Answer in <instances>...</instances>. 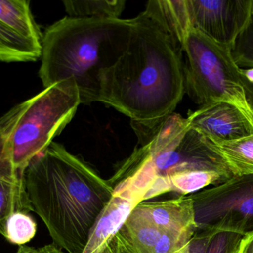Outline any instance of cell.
<instances>
[{
  "instance_id": "obj_27",
  "label": "cell",
  "mask_w": 253,
  "mask_h": 253,
  "mask_svg": "<svg viewBox=\"0 0 253 253\" xmlns=\"http://www.w3.org/2000/svg\"></svg>"
},
{
  "instance_id": "obj_12",
  "label": "cell",
  "mask_w": 253,
  "mask_h": 253,
  "mask_svg": "<svg viewBox=\"0 0 253 253\" xmlns=\"http://www.w3.org/2000/svg\"><path fill=\"white\" fill-rule=\"evenodd\" d=\"M24 175L15 170L7 160H0V235L3 237L12 214L33 212Z\"/></svg>"
},
{
  "instance_id": "obj_25",
  "label": "cell",
  "mask_w": 253,
  "mask_h": 253,
  "mask_svg": "<svg viewBox=\"0 0 253 253\" xmlns=\"http://www.w3.org/2000/svg\"><path fill=\"white\" fill-rule=\"evenodd\" d=\"M37 249H35V248L25 246V245H21L16 253H37Z\"/></svg>"
},
{
  "instance_id": "obj_26",
  "label": "cell",
  "mask_w": 253,
  "mask_h": 253,
  "mask_svg": "<svg viewBox=\"0 0 253 253\" xmlns=\"http://www.w3.org/2000/svg\"><path fill=\"white\" fill-rule=\"evenodd\" d=\"M187 247H188V245H187V246L184 247V248H182V249L180 250V251H177V252L174 253H189L188 249H187Z\"/></svg>"
},
{
  "instance_id": "obj_15",
  "label": "cell",
  "mask_w": 253,
  "mask_h": 253,
  "mask_svg": "<svg viewBox=\"0 0 253 253\" xmlns=\"http://www.w3.org/2000/svg\"><path fill=\"white\" fill-rule=\"evenodd\" d=\"M42 44L19 35L0 22V61L35 62L41 57Z\"/></svg>"
},
{
  "instance_id": "obj_22",
  "label": "cell",
  "mask_w": 253,
  "mask_h": 253,
  "mask_svg": "<svg viewBox=\"0 0 253 253\" xmlns=\"http://www.w3.org/2000/svg\"><path fill=\"white\" fill-rule=\"evenodd\" d=\"M37 253H66L64 252L60 248L56 246L55 244L45 245L42 248L37 249Z\"/></svg>"
},
{
  "instance_id": "obj_1",
  "label": "cell",
  "mask_w": 253,
  "mask_h": 253,
  "mask_svg": "<svg viewBox=\"0 0 253 253\" xmlns=\"http://www.w3.org/2000/svg\"><path fill=\"white\" fill-rule=\"evenodd\" d=\"M156 0L133 18L126 51L100 77L99 102L130 118L142 140L173 114L184 94V58Z\"/></svg>"
},
{
  "instance_id": "obj_7",
  "label": "cell",
  "mask_w": 253,
  "mask_h": 253,
  "mask_svg": "<svg viewBox=\"0 0 253 253\" xmlns=\"http://www.w3.org/2000/svg\"><path fill=\"white\" fill-rule=\"evenodd\" d=\"M197 231L253 232V175L233 176L223 184L190 195Z\"/></svg>"
},
{
  "instance_id": "obj_20",
  "label": "cell",
  "mask_w": 253,
  "mask_h": 253,
  "mask_svg": "<svg viewBox=\"0 0 253 253\" xmlns=\"http://www.w3.org/2000/svg\"><path fill=\"white\" fill-rule=\"evenodd\" d=\"M233 253H253V232L243 236Z\"/></svg>"
},
{
  "instance_id": "obj_5",
  "label": "cell",
  "mask_w": 253,
  "mask_h": 253,
  "mask_svg": "<svg viewBox=\"0 0 253 253\" xmlns=\"http://www.w3.org/2000/svg\"><path fill=\"white\" fill-rule=\"evenodd\" d=\"M81 104L73 80H64L21 102L0 118L5 139V158L25 173L31 160L53 143L71 121Z\"/></svg>"
},
{
  "instance_id": "obj_11",
  "label": "cell",
  "mask_w": 253,
  "mask_h": 253,
  "mask_svg": "<svg viewBox=\"0 0 253 253\" xmlns=\"http://www.w3.org/2000/svg\"><path fill=\"white\" fill-rule=\"evenodd\" d=\"M141 203L127 190H114L112 199L95 223L83 253H99L121 230L131 212Z\"/></svg>"
},
{
  "instance_id": "obj_3",
  "label": "cell",
  "mask_w": 253,
  "mask_h": 253,
  "mask_svg": "<svg viewBox=\"0 0 253 253\" xmlns=\"http://www.w3.org/2000/svg\"><path fill=\"white\" fill-rule=\"evenodd\" d=\"M133 19L65 16L42 38L40 77L44 89L73 80L81 103L99 102L100 77L126 51Z\"/></svg>"
},
{
  "instance_id": "obj_2",
  "label": "cell",
  "mask_w": 253,
  "mask_h": 253,
  "mask_svg": "<svg viewBox=\"0 0 253 253\" xmlns=\"http://www.w3.org/2000/svg\"><path fill=\"white\" fill-rule=\"evenodd\" d=\"M33 212L45 224L53 244L83 253L114 187L88 165L53 142L25 171Z\"/></svg>"
},
{
  "instance_id": "obj_6",
  "label": "cell",
  "mask_w": 253,
  "mask_h": 253,
  "mask_svg": "<svg viewBox=\"0 0 253 253\" xmlns=\"http://www.w3.org/2000/svg\"><path fill=\"white\" fill-rule=\"evenodd\" d=\"M186 93L198 105L216 102L233 104L253 125V112L231 49L190 28L181 40Z\"/></svg>"
},
{
  "instance_id": "obj_4",
  "label": "cell",
  "mask_w": 253,
  "mask_h": 253,
  "mask_svg": "<svg viewBox=\"0 0 253 253\" xmlns=\"http://www.w3.org/2000/svg\"><path fill=\"white\" fill-rule=\"evenodd\" d=\"M141 141L108 180L114 190H127L141 202L165 194L167 183L180 174L207 171L233 177L210 140L180 114L167 117Z\"/></svg>"
},
{
  "instance_id": "obj_8",
  "label": "cell",
  "mask_w": 253,
  "mask_h": 253,
  "mask_svg": "<svg viewBox=\"0 0 253 253\" xmlns=\"http://www.w3.org/2000/svg\"><path fill=\"white\" fill-rule=\"evenodd\" d=\"M192 27L231 49L253 15V0H186Z\"/></svg>"
},
{
  "instance_id": "obj_24",
  "label": "cell",
  "mask_w": 253,
  "mask_h": 253,
  "mask_svg": "<svg viewBox=\"0 0 253 253\" xmlns=\"http://www.w3.org/2000/svg\"><path fill=\"white\" fill-rule=\"evenodd\" d=\"M5 152V139L4 134L0 128V160H6Z\"/></svg>"
},
{
  "instance_id": "obj_16",
  "label": "cell",
  "mask_w": 253,
  "mask_h": 253,
  "mask_svg": "<svg viewBox=\"0 0 253 253\" xmlns=\"http://www.w3.org/2000/svg\"><path fill=\"white\" fill-rule=\"evenodd\" d=\"M68 16L73 18L119 19L126 7L125 0H66Z\"/></svg>"
},
{
  "instance_id": "obj_9",
  "label": "cell",
  "mask_w": 253,
  "mask_h": 253,
  "mask_svg": "<svg viewBox=\"0 0 253 253\" xmlns=\"http://www.w3.org/2000/svg\"><path fill=\"white\" fill-rule=\"evenodd\" d=\"M190 127L212 141H234L253 135V125L237 107L226 102L202 105L189 113Z\"/></svg>"
},
{
  "instance_id": "obj_14",
  "label": "cell",
  "mask_w": 253,
  "mask_h": 253,
  "mask_svg": "<svg viewBox=\"0 0 253 253\" xmlns=\"http://www.w3.org/2000/svg\"><path fill=\"white\" fill-rule=\"evenodd\" d=\"M210 141L233 176L253 175V135L234 141Z\"/></svg>"
},
{
  "instance_id": "obj_17",
  "label": "cell",
  "mask_w": 253,
  "mask_h": 253,
  "mask_svg": "<svg viewBox=\"0 0 253 253\" xmlns=\"http://www.w3.org/2000/svg\"><path fill=\"white\" fill-rule=\"evenodd\" d=\"M37 230V223L29 213L14 212L7 219L4 238L10 243L21 246L34 239Z\"/></svg>"
},
{
  "instance_id": "obj_13",
  "label": "cell",
  "mask_w": 253,
  "mask_h": 253,
  "mask_svg": "<svg viewBox=\"0 0 253 253\" xmlns=\"http://www.w3.org/2000/svg\"><path fill=\"white\" fill-rule=\"evenodd\" d=\"M0 22L19 35L42 44L40 29L27 0H0Z\"/></svg>"
},
{
  "instance_id": "obj_18",
  "label": "cell",
  "mask_w": 253,
  "mask_h": 253,
  "mask_svg": "<svg viewBox=\"0 0 253 253\" xmlns=\"http://www.w3.org/2000/svg\"><path fill=\"white\" fill-rule=\"evenodd\" d=\"M231 53L239 68H253V15L232 46Z\"/></svg>"
},
{
  "instance_id": "obj_19",
  "label": "cell",
  "mask_w": 253,
  "mask_h": 253,
  "mask_svg": "<svg viewBox=\"0 0 253 253\" xmlns=\"http://www.w3.org/2000/svg\"><path fill=\"white\" fill-rule=\"evenodd\" d=\"M242 238L233 232H218L211 238L206 253H233Z\"/></svg>"
},
{
  "instance_id": "obj_10",
  "label": "cell",
  "mask_w": 253,
  "mask_h": 253,
  "mask_svg": "<svg viewBox=\"0 0 253 253\" xmlns=\"http://www.w3.org/2000/svg\"><path fill=\"white\" fill-rule=\"evenodd\" d=\"M132 212L166 233L193 237L197 231L190 195L162 202H142Z\"/></svg>"
},
{
  "instance_id": "obj_21",
  "label": "cell",
  "mask_w": 253,
  "mask_h": 253,
  "mask_svg": "<svg viewBox=\"0 0 253 253\" xmlns=\"http://www.w3.org/2000/svg\"><path fill=\"white\" fill-rule=\"evenodd\" d=\"M242 75V74H241ZM242 82H243L244 87H245V92H246L247 100L249 102L250 106L252 109L253 112V85L247 81L245 79L242 77Z\"/></svg>"
},
{
  "instance_id": "obj_23",
  "label": "cell",
  "mask_w": 253,
  "mask_h": 253,
  "mask_svg": "<svg viewBox=\"0 0 253 253\" xmlns=\"http://www.w3.org/2000/svg\"><path fill=\"white\" fill-rule=\"evenodd\" d=\"M240 72L242 77L247 81L253 85V68H241Z\"/></svg>"
}]
</instances>
